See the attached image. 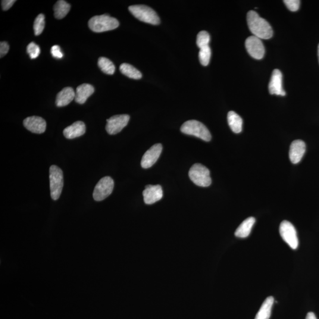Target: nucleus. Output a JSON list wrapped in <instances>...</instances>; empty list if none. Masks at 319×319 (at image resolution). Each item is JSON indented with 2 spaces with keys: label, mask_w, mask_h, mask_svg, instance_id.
Segmentation results:
<instances>
[{
  "label": "nucleus",
  "mask_w": 319,
  "mask_h": 319,
  "mask_svg": "<svg viewBox=\"0 0 319 319\" xmlns=\"http://www.w3.org/2000/svg\"><path fill=\"white\" fill-rule=\"evenodd\" d=\"M318 57H319V45L318 46Z\"/></svg>",
  "instance_id": "34"
},
{
  "label": "nucleus",
  "mask_w": 319,
  "mask_h": 319,
  "mask_svg": "<svg viewBox=\"0 0 319 319\" xmlns=\"http://www.w3.org/2000/svg\"><path fill=\"white\" fill-rule=\"evenodd\" d=\"M280 234L281 238L291 248L296 249L299 245V240L296 228L292 223L283 221L280 226Z\"/></svg>",
  "instance_id": "8"
},
{
  "label": "nucleus",
  "mask_w": 319,
  "mask_h": 319,
  "mask_svg": "<svg viewBox=\"0 0 319 319\" xmlns=\"http://www.w3.org/2000/svg\"><path fill=\"white\" fill-rule=\"evenodd\" d=\"M9 51V45L7 42H1L0 43V57L2 58L7 54Z\"/></svg>",
  "instance_id": "31"
},
{
  "label": "nucleus",
  "mask_w": 319,
  "mask_h": 319,
  "mask_svg": "<svg viewBox=\"0 0 319 319\" xmlns=\"http://www.w3.org/2000/svg\"><path fill=\"white\" fill-rule=\"evenodd\" d=\"M75 98V92L73 87H66L56 96V105L63 107L70 104Z\"/></svg>",
  "instance_id": "17"
},
{
  "label": "nucleus",
  "mask_w": 319,
  "mask_h": 319,
  "mask_svg": "<svg viewBox=\"0 0 319 319\" xmlns=\"http://www.w3.org/2000/svg\"><path fill=\"white\" fill-rule=\"evenodd\" d=\"M130 117L126 114L114 115L106 120V130L110 135H115L127 126Z\"/></svg>",
  "instance_id": "9"
},
{
  "label": "nucleus",
  "mask_w": 319,
  "mask_h": 319,
  "mask_svg": "<svg viewBox=\"0 0 319 319\" xmlns=\"http://www.w3.org/2000/svg\"><path fill=\"white\" fill-rule=\"evenodd\" d=\"M306 319H317V318L316 317L314 313L309 312L307 316H306Z\"/></svg>",
  "instance_id": "33"
},
{
  "label": "nucleus",
  "mask_w": 319,
  "mask_h": 319,
  "mask_svg": "<svg viewBox=\"0 0 319 319\" xmlns=\"http://www.w3.org/2000/svg\"><path fill=\"white\" fill-rule=\"evenodd\" d=\"M114 187L113 179L111 177L102 178L95 187L93 198L95 201H102L111 195Z\"/></svg>",
  "instance_id": "7"
},
{
  "label": "nucleus",
  "mask_w": 319,
  "mask_h": 319,
  "mask_svg": "<svg viewBox=\"0 0 319 319\" xmlns=\"http://www.w3.org/2000/svg\"><path fill=\"white\" fill-rule=\"evenodd\" d=\"M268 89L271 95H286V93L283 88V75L280 70L273 71L269 83Z\"/></svg>",
  "instance_id": "12"
},
{
  "label": "nucleus",
  "mask_w": 319,
  "mask_h": 319,
  "mask_svg": "<svg viewBox=\"0 0 319 319\" xmlns=\"http://www.w3.org/2000/svg\"><path fill=\"white\" fill-rule=\"evenodd\" d=\"M255 223V219L254 217H249L246 219L242 222L236 231V236L241 239H245L249 236L252 230L253 225Z\"/></svg>",
  "instance_id": "19"
},
{
  "label": "nucleus",
  "mask_w": 319,
  "mask_h": 319,
  "mask_svg": "<svg viewBox=\"0 0 319 319\" xmlns=\"http://www.w3.org/2000/svg\"><path fill=\"white\" fill-rule=\"evenodd\" d=\"M246 18L249 29L254 36L265 40L270 39L273 36V30L270 24L259 16L257 12L249 11Z\"/></svg>",
  "instance_id": "1"
},
{
  "label": "nucleus",
  "mask_w": 319,
  "mask_h": 319,
  "mask_svg": "<svg viewBox=\"0 0 319 319\" xmlns=\"http://www.w3.org/2000/svg\"><path fill=\"white\" fill-rule=\"evenodd\" d=\"M25 128L33 133L42 134L46 131V123L43 118L37 116L27 117L23 121Z\"/></svg>",
  "instance_id": "14"
},
{
  "label": "nucleus",
  "mask_w": 319,
  "mask_h": 319,
  "mask_svg": "<svg viewBox=\"0 0 319 319\" xmlns=\"http://www.w3.org/2000/svg\"><path fill=\"white\" fill-rule=\"evenodd\" d=\"M180 130L184 134L198 137L205 142H209L212 138L208 128L198 121L189 120L185 122L181 126Z\"/></svg>",
  "instance_id": "3"
},
{
  "label": "nucleus",
  "mask_w": 319,
  "mask_h": 319,
  "mask_svg": "<svg viewBox=\"0 0 319 319\" xmlns=\"http://www.w3.org/2000/svg\"><path fill=\"white\" fill-rule=\"evenodd\" d=\"M121 73L126 77L134 80H140L142 78V74L133 66L128 64H121L120 67Z\"/></svg>",
  "instance_id": "23"
},
{
  "label": "nucleus",
  "mask_w": 319,
  "mask_h": 319,
  "mask_svg": "<svg viewBox=\"0 0 319 319\" xmlns=\"http://www.w3.org/2000/svg\"><path fill=\"white\" fill-rule=\"evenodd\" d=\"M85 132V124L82 121H78L66 128L64 135L68 139H74L83 136Z\"/></svg>",
  "instance_id": "16"
},
{
  "label": "nucleus",
  "mask_w": 319,
  "mask_h": 319,
  "mask_svg": "<svg viewBox=\"0 0 319 319\" xmlns=\"http://www.w3.org/2000/svg\"><path fill=\"white\" fill-rule=\"evenodd\" d=\"M119 22L109 15H95L88 22L89 29L93 32L102 33L114 30L119 26Z\"/></svg>",
  "instance_id": "2"
},
{
  "label": "nucleus",
  "mask_w": 319,
  "mask_h": 319,
  "mask_svg": "<svg viewBox=\"0 0 319 319\" xmlns=\"http://www.w3.org/2000/svg\"><path fill=\"white\" fill-rule=\"evenodd\" d=\"M45 26V17L43 14L37 15L34 22V32L36 36H39L42 34Z\"/></svg>",
  "instance_id": "26"
},
{
  "label": "nucleus",
  "mask_w": 319,
  "mask_h": 319,
  "mask_svg": "<svg viewBox=\"0 0 319 319\" xmlns=\"http://www.w3.org/2000/svg\"><path fill=\"white\" fill-rule=\"evenodd\" d=\"M211 57V49L209 46L203 47L200 49L199 53V58L201 64L206 67L208 66L210 62Z\"/></svg>",
  "instance_id": "25"
},
{
  "label": "nucleus",
  "mask_w": 319,
  "mask_h": 319,
  "mask_svg": "<svg viewBox=\"0 0 319 319\" xmlns=\"http://www.w3.org/2000/svg\"><path fill=\"white\" fill-rule=\"evenodd\" d=\"M306 152V144L302 140H297L291 144L289 158L293 164H298L301 161Z\"/></svg>",
  "instance_id": "15"
},
{
  "label": "nucleus",
  "mask_w": 319,
  "mask_h": 319,
  "mask_svg": "<svg viewBox=\"0 0 319 319\" xmlns=\"http://www.w3.org/2000/svg\"><path fill=\"white\" fill-rule=\"evenodd\" d=\"M54 15L57 19H62L68 14L71 5L64 0H59L54 5Z\"/></svg>",
  "instance_id": "22"
},
{
  "label": "nucleus",
  "mask_w": 319,
  "mask_h": 319,
  "mask_svg": "<svg viewBox=\"0 0 319 319\" xmlns=\"http://www.w3.org/2000/svg\"><path fill=\"white\" fill-rule=\"evenodd\" d=\"M27 52L31 59H34L39 56L40 49L35 43L31 42L27 47Z\"/></svg>",
  "instance_id": "28"
},
{
  "label": "nucleus",
  "mask_w": 319,
  "mask_h": 319,
  "mask_svg": "<svg viewBox=\"0 0 319 319\" xmlns=\"http://www.w3.org/2000/svg\"><path fill=\"white\" fill-rule=\"evenodd\" d=\"M144 201L148 205H152L153 203L160 201L163 196L162 187L160 185H148L146 186L145 190L143 192Z\"/></svg>",
  "instance_id": "13"
},
{
  "label": "nucleus",
  "mask_w": 319,
  "mask_h": 319,
  "mask_svg": "<svg viewBox=\"0 0 319 319\" xmlns=\"http://www.w3.org/2000/svg\"><path fill=\"white\" fill-rule=\"evenodd\" d=\"M51 54L53 57L56 59H62L64 57L63 53L62 52L60 46L54 45L51 48Z\"/></svg>",
  "instance_id": "30"
},
{
  "label": "nucleus",
  "mask_w": 319,
  "mask_h": 319,
  "mask_svg": "<svg viewBox=\"0 0 319 319\" xmlns=\"http://www.w3.org/2000/svg\"><path fill=\"white\" fill-rule=\"evenodd\" d=\"M15 1H15V0H3L1 1L2 10L4 11L9 10Z\"/></svg>",
  "instance_id": "32"
},
{
  "label": "nucleus",
  "mask_w": 319,
  "mask_h": 319,
  "mask_svg": "<svg viewBox=\"0 0 319 319\" xmlns=\"http://www.w3.org/2000/svg\"><path fill=\"white\" fill-rule=\"evenodd\" d=\"M274 302L273 297H268L262 303L260 309L256 314L255 319H269L271 317V310Z\"/></svg>",
  "instance_id": "20"
},
{
  "label": "nucleus",
  "mask_w": 319,
  "mask_h": 319,
  "mask_svg": "<svg viewBox=\"0 0 319 319\" xmlns=\"http://www.w3.org/2000/svg\"><path fill=\"white\" fill-rule=\"evenodd\" d=\"M129 11L134 17L145 23L153 25H158L160 20L156 11L145 5H134L130 6Z\"/></svg>",
  "instance_id": "4"
},
{
  "label": "nucleus",
  "mask_w": 319,
  "mask_h": 319,
  "mask_svg": "<svg viewBox=\"0 0 319 319\" xmlns=\"http://www.w3.org/2000/svg\"><path fill=\"white\" fill-rule=\"evenodd\" d=\"M245 45L247 52L252 58L257 60L264 58L265 48L261 39L254 36H250L246 39Z\"/></svg>",
  "instance_id": "10"
},
{
  "label": "nucleus",
  "mask_w": 319,
  "mask_h": 319,
  "mask_svg": "<svg viewBox=\"0 0 319 319\" xmlns=\"http://www.w3.org/2000/svg\"><path fill=\"white\" fill-rule=\"evenodd\" d=\"M189 176L190 180L198 186L208 187L212 183L210 171L201 164L193 165L189 171Z\"/></svg>",
  "instance_id": "6"
},
{
  "label": "nucleus",
  "mask_w": 319,
  "mask_h": 319,
  "mask_svg": "<svg viewBox=\"0 0 319 319\" xmlns=\"http://www.w3.org/2000/svg\"><path fill=\"white\" fill-rule=\"evenodd\" d=\"M210 35L209 34L206 32V31H201L199 32L197 36L196 44L200 49L203 48V47L209 46V42H210Z\"/></svg>",
  "instance_id": "27"
},
{
  "label": "nucleus",
  "mask_w": 319,
  "mask_h": 319,
  "mask_svg": "<svg viewBox=\"0 0 319 319\" xmlns=\"http://www.w3.org/2000/svg\"><path fill=\"white\" fill-rule=\"evenodd\" d=\"M162 146L161 144H156L144 155L141 162L142 167L144 168H149L153 166L158 161L162 152Z\"/></svg>",
  "instance_id": "11"
},
{
  "label": "nucleus",
  "mask_w": 319,
  "mask_h": 319,
  "mask_svg": "<svg viewBox=\"0 0 319 319\" xmlns=\"http://www.w3.org/2000/svg\"><path fill=\"white\" fill-rule=\"evenodd\" d=\"M283 2L291 11L295 12L299 10L300 4L299 0H284Z\"/></svg>",
  "instance_id": "29"
},
{
  "label": "nucleus",
  "mask_w": 319,
  "mask_h": 319,
  "mask_svg": "<svg viewBox=\"0 0 319 319\" xmlns=\"http://www.w3.org/2000/svg\"><path fill=\"white\" fill-rule=\"evenodd\" d=\"M98 67L103 73L107 75H113L115 73V67L112 62L108 58H99L98 62Z\"/></svg>",
  "instance_id": "24"
},
{
  "label": "nucleus",
  "mask_w": 319,
  "mask_h": 319,
  "mask_svg": "<svg viewBox=\"0 0 319 319\" xmlns=\"http://www.w3.org/2000/svg\"><path fill=\"white\" fill-rule=\"evenodd\" d=\"M94 92V87L88 83H83L77 88L75 100L80 104L85 103L87 98Z\"/></svg>",
  "instance_id": "18"
},
{
  "label": "nucleus",
  "mask_w": 319,
  "mask_h": 319,
  "mask_svg": "<svg viewBox=\"0 0 319 319\" xmlns=\"http://www.w3.org/2000/svg\"><path fill=\"white\" fill-rule=\"evenodd\" d=\"M228 124L235 133L241 132L242 128V119L234 111H230L228 114Z\"/></svg>",
  "instance_id": "21"
},
{
  "label": "nucleus",
  "mask_w": 319,
  "mask_h": 319,
  "mask_svg": "<svg viewBox=\"0 0 319 319\" xmlns=\"http://www.w3.org/2000/svg\"><path fill=\"white\" fill-rule=\"evenodd\" d=\"M49 179L51 195L56 201L60 198L64 187V173L61 168L52 165L49 168Z\"/></svg>",
  "instance_id": "5"
}]
</instances>
